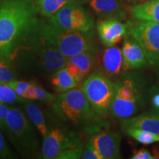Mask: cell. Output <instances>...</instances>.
Wrapping results in <instances>:
<instances>
[{"label":"cell","mask_w":159,"mask_h":159,"mask_svg":"<svg viewBox=\"0 0 159 159\" xmlns=\"http://www.w3.org/2000/svg\"><path fill=\"white\" fill-rule=\"evenodd\" d=\"M122 130L128 128H139L159 134V111L150 112L121 120Z\"/></svg>","instance_id":"15"},{"label":"cell","mask_w":159,"mask_h":159,"mask_svg":"<svg viewBox=\"0 0 159 159\" xmlns=\"http://www.w3.org/2000/svg\"><path fill=\"white\" fill-rule=\"evenodd\" d=\"M24 108L27 117L39 130L41 136L44 137L48 132L49 127L47 125L44 114L36 103L27 100L24 102Z\"/></svg>","instance_id":"19"},{"label":"cell","mask_w":159,"mask_h":159,"mask_svg":"<svg viewBox=\"0 0 159 159\" xmlns=\"http://www.w3.org/2000/svg\"><path fill=\"white\" fill-rule=\"evenodd\" d=\"M97 29L102 43L105 47H114L128 35V25L120 19L109 18L99 20Z\"/></svg>","instance_id":"12"},{"label":"cell","mask_w":159,"mask_h":159,"mask_svg":"<svg viewBox=\"0 0 159 159\" xmlns=\"http://www.w3.org/2000/svg\"><path fill=\"white\" fill-rule=\"evenodd\" d=\"M34 0H0V60L13 62L41 27Z\"/></svg>","instance_id":"1"},{"label":"cell","mask_w":159,"mask_h":159,"mask_svg":"<svg viewBox=\"0 0 159 159\" xmlns=\"http://www.w3.org/2000/svg\"><path fill=\"white\" fill-rule=\"evenodd\" d=\"M95 52L91 51H84L78 54L68 57L67 61L74 64L77 69L83 78L88 75L94 69L96 57Z\"/></svg>","instance_id":"21"},{"label":"cell","mask_w":159,"mask_h":159,"mask_svg":"<svg viewBox=\"0 0 159 159\" xmlns=\"http://www.w3.org/2000/svg\"><path fill=\"white\" fill-rule=\"evenodd\" d=\"M31 83V85L27 89V92H26V99L27 100H35V99H37L36 91H35L34 82L33 81Z\"/></svg>","instance_id":"33"},{"label":"cell","mask_w":159,"mask_h":159,"mask_svg":"<svg viewBox=\"0 0 159 159\" xmlns=\"http://www.w3.org/2000/svg\"><path fill=\"white\" fill-rule=\"evenodd\" d=\"M157 86H158V88H159V83H158V84H157Z\"/></svg>","instance_id":"36"},{"label":"cell","mask_w":159,"mask_h":159,"mask_svg":"<svg viewBox=\"0 0 159 159\" xmlns=\"http://www.w3.org/2000/svg\"><path fill=\"white\" fill-rule=\"evenodd\" d=\"M130 11L133 17L139 21L159 23V0L139 3L131 7Z\"/></svg>","instance_id":"17"},{"label":"cell","mask_w":159,"mask_h":159,"mask_svg":"<svg viewBox=\"0 0 159 159\" xmlns=\"http://www.w3.org/2000/svg\"><path fill=\"white\" fill-rule=\"evenodd\" d=\"M123 131L142 144H151L159 142V134L151 131L139 128H128Z\"/></svg>","instance_id":"22"},{"label":"cell","mask_w":159,"mask_h":159,"mask_svg":"<svg viewBox=\"0 0 159 159\" xmlns=\"http://www.w3.org/2000/svg\"><path fill=\"white\" fill-rule=\"evenodd\" d=\"M131 159H154L156 157H154L150 152L147 149L142 148L139 150H134L133 152L132 157Z\"/></svg>","instance_id":"30"},{"label":"cell","mask_w":159,"mask_h":159,"mask_svg":"<svg viewBox=\"0 0 159 159\" xmlns=\"http://www.w3.org/2000/svg\"><path fill=\"white\" fill-rule=\"evenodd\" d=\"M116 83L111 113L114 118L123 120L132 117L144 106V84L142 79L132 75Z\"/></svg>","instance_id":"6"},{"label":"cell","mask_w":159,"mask_h":159,"mask_svg":"<svg viewBox=\"0 0 159 159\" xmlns=\"http://www.w3.org/2000/svg\"><path fill=\"white\" fill-rule=\"evenodd\" d=\"M35 91H36L37 99L38 100L42 101L44 102L52 103L54 102L55 99L57 98V96L55 94L49 93V91H46L39 84H38L36 82H34Z\"/></svg>","instance_id":"28"},{"label":"cell","mask_w":159,"mask_h":159,"mask_svg":"<svg viewBox=\"0 0 159 159\" xmlns=\"http://www.w3.org/2000/svg\"><path fill=\"white\" fill-rule=\"evenodd\" d=\"M38 12L45 17H51L66 5L71 3L84 4L89 0H34Z\"/></svg>","instance_id":"20"},{"label":"cell","mask_w":159,"mask_h":159,"mask_svg":"<svg viewBox=\"0 0 159 159\" xmlns=\"http://www.w3.org/2000/svg\"><path fill=\"white\" fill-rule=\"evenodd\" d=\"M67 60L68 57L43 36L40 27L34 35L18 50L13 62L18 61L25 64H34L43 74L52 76L66 66Z\"/></svg>","instance_id":"3"},{"label":"cell","mask_w":159,"mask_h":159,"mask_svg":"<svg viewBox=\"0 0 159 159\" xmlns=\"http://www.w3.org/2000/svg\"><path fill=\"white\" fill-rule=\"evenodd\" d=\"M102 62L105 72L110 76H116L124 71L122 50L116 47H109L102 54Z\"/></svg>","instance_id":"16"},{"label":"cell","mask_w":159,"mask_h":159,"mask_svg":"<svg viewBox=\"0 0 159 159\" xmlns=\"http://www.w3.org/2000/svg\"><path fill=\"white\" fill-rule=\"evenodd\" d=\"M147 1H155V0H142V2H147Z\"/></svg>","instance_id":"35"},{"label":"cell","mask_w":159,"mask_h":159,"mask_svg":"<svg viewBox=\"0 0 159 159\" xmlns=\"http://www.w3.org/2000/svg\"><path fill=\"white\" fill-rule=\"evenodd\" d=\"M151 95V103L153 110L159 111V88L157 85H153L150 90Z\"/></svg>","instance_id":"31"},{"label":"cell","mask_w":159,"mask_h":159,"mask_svg":"<svg viewBox=\"0 0 159 159\" xmlns=\"http://www.w3.org/2000/svg\"><path fill=\"white\" fill-rule=\"evenodd\" d=\"M11 88H13L16 94L19 97L26 99V92H27V89L30 86L31 82H25V81H19L18 80L11 81V82L7 83Z\"/></svg>","instance_id":"26"},{"label":"cell","mask_w":159,"mask_h":159,"mask_svg":"<svg viewBox=\"0 0 159 159\" xmlns=\"http://www.w3.org/2000/svg\"><path fill=\"white\" fill-rule=\"evenodd\" d=\"M15 155L10 150L0 131V158H14Z\"/></svg>","instance_id":"29"},{"label":"cell","mask_w":159,"mask_h":159,"mask_svg":"<svg viewBox=\"0 0 159 159\" xmlns=\"http://www.w3.org/2000/svg\"><path fill=\"white\" fill-rule=\"evenodd\" d=\"M122 52L124 71L140 69L149 64L142 46L130 35H127L125 38Z\"/></svg>","instance_id":"13"},{"label":"cell","mask_w":159,"mask_h":159,"mask_svg":"<svg viewBox=\"0 0 159 159\" xmlns=\"http://www.w3.org/2000/svg\"><path fill=\"white\" fill-rule=\"evenodd\" d=\"M55 116L83 134L92 136L108 129L110 124L91 108L81 89H71L57 97L52 105Z\"/></svg>","instance_id":"2"},{"label":"cell","mask_w":159,"mask_h":159,"mask_svg":"<svg viewBox=\"0 0 159 159\" xmlns=\"http://www.w3.org/2000/svg\"><path fill=\"white\" fill-rule=\"evenodd\" d=\"M27 99L19 97L7 83H0V102L12 104L17 102H25Z\"/></svg>","instance_id":"23"},{"label":"cell","mask_w":159,"mask_h":159,"mask_svg":"<svg viewBox=\"0 0 159 159\" xmlns=\"http://www.w3.org/2000/svg\"><path fill=\"white\" fill-rule=\"evenodd\" d=\"M81 142H83L80 134L75 130L63 126L49 128L47 135L43 137L41 158L57 159L60 155Z\"/></svg>","instance_id":"9"},{"label":"cell","mask_w":159,"mask_h":159,"mask_svg":"<svg viewBox=\"0 0 159 159\" xmlns=\"http://www.w3.org/2000/svg\"><path fill=\"white\" fill-rule=\"evenodd\" d=\"M117 83L102 73L97 71L87 77L81 86L91 108L99 116L108 115L111 111Z\"/></svg>","instance_id":"7"},{"label":"cell","mask_w":159,"mask_h":159,"mask_svg":"<svg viewBox=\"0 0 159 159\" xmlns=\"http://www.w3.org/2000/svg\"><path fill=\"white\" fill-rule=\"evenodd\" d=\"M17 80V74L11 63L0 60V83H9Z\"/></svg>","instance_id":"24"},{"label":"cell","mask_w":159,"mask_h":159,"mask_svg":"<svg viewBox=\"0 0 159 159\" xmlns=\"http://www.w3.org/2000/svg\"><path fill=\"white\" fill-rule=\"evenodd\" d=\"M125 1L128 2L133 4V5H137V4L142 2V0H125Z\"/></svg>","instance_id":"34"},{"label":"cell","mask_w":159,"mask_h":159,"mask_svg":"<svg viewBox=\"0 0 159 159\" xmlns=\"http://www.w3.org/2000/svg\"><path fill=\"white\" fill-rule=\"evenodd\" d=\"M90 140L102 159L121 158V136L118 133L105 129L91 136Z\"/></svg>","instance_id":"11"},{"label":"cell","mask_w":159,"mask_h":159,"mask_svg":"<svg viewBox=\"0 0 159 159\" xmlns=\"http://www.w3.org/2000/svg\"><path fill=\"white\" fill-rule=\"evenodd\" d=\"M83 145L84 143L81 142L80 144L75 147V148L69 149L66 152H63L58 156L57 159H78L82 158Z\"/></svg>","instance_id":"27"},{"label":"cell","mask_w":159,"mask_h":159,"mask_svg":"<svg viewBox=\"0 0 159 159\" xmlns=\"http://www.w3.org/2000/svg\"><path fill=\"white\" fill-rule=\"evenodd\" d=\"M88 3L92 11L103 19H126L122 0H89Z\"/></svg>","instance_id":"14"},{"label":"cell","mask_w":159,"mask_h":159,"mask_svg":"<svg viewBox=\"0 0 159 159\" xmlns=\"http://www.w3.org/2000/svg\"><path fill=\"white\" fill-rule=\"evenodd\" d=\"M41 33L49 43L54 45L66 57H70L84 51L96 53L98 47L90 32L70 31L60 29L49 22L41 21Z\"/></svg>","instance_id":"4"},{"label":"cell","mask_w":159,"mask_h":159,"mask_svg":"<svg viewBox=\"0 0 159 159\" xmlns=\"http://www.w3.org/2000/svg\"><path fill=\"white\" fill-rule=\"evenodd\" d=\"M32 124L19 108H10L4 130L18 152L25 158L34 156L39 148V139Z\"/></svg>","instance_id":"5"},{"label":"cell","mask_w":159,"mask_h":159,"mask_svg":"<svg viewBox=\"0 0 159 159\" xmlns=\"http://www.w3.org/2000/svg\"><path fill=\"white\" fill-rule=\"evenodd\" d=\"M83 159H102L101 155L95 148L94 144L89 139L87 142L84 143L82 154Z\"/></svg>","instance_id":"25"},{"label":"cell","mask_w":159,"mask_h":159,"mask_svg":"<svg viewBox=\"0 0 159 159\" xmlns=\"http://www.w3.org/2000/svg\"><path fill=\"white\" fill-rule=\"evenodd\" d=\"M82 5L71 3L66 5L49 17V21L52 25L65 30L93 31L94 19Z\"/></svg>","instance_id":"10"},{"label":"cell","mask_w":159,"mask_h":159,"mask_svg":"<svg viewBox=\"0 0 159 159\" xmlns=\"http://www.w3.org/2000/svg\"><path fill=\"white\" fill-rule=\"evenodd\" d=\"M127 25L128 35L142 46L149 64L159 68V23L136 20Z\"/></svg>","instance_id":"8"},{"label":"cell","mask_w":159,"mask_h":159,"mask_svg":"<svg viewBox=\"0 0 159 159\" xmlns=\"http://www.w3.org/2000/svg\"><path fill=\"white\" fill-rule=\"evenodd\" d=\"M10 108L7 105L0 102V128L5 129V121L8 114Z\"/></svg>","instance_id":"32"},{"label":"cell","mask_w":159,"mask_h":159,"mask_svg":"<svg viewBox=\"0 0 159 159\" xmlns=\"http://www.w3.org/2000/svg\"><path fill=\"white\" fill-rule=\"evenodd\" d=\"M51 83L55 91L61 94L74 89L79 84L66 67L59 69L52 75Z\"/></svg>","instance_id":"18"}]
</instances>
